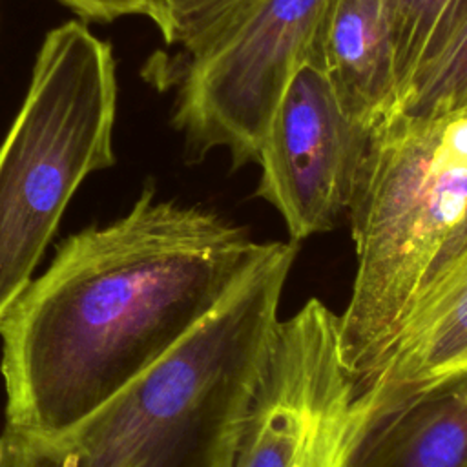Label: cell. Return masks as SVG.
<instances>
[{
    "mask_svg": "<svg viewBox=\"0 0 467 467\" xmlns=\"http://www.w3.org/2000/svg\"><path fill=\"white\" fill-rule=\"evenodd\" d=\"M259 243L224 215L155 197L67 237L0 321L5 429L57 436L161 361Z\"/></svg>",
    "mask_w": 467,
    "mask_h": 467,
    "instance_id": "1",
    "label": "cell"
},
{
    "mask_svg": "<svg viewBox=\"0 0 467 467\" xmlns=\"http://www.w3.org/2000/svg\"><path fill=\"white\" fill-rule=\"evenodd\" d=\"M299 243L266 241L161 361L57 436L5 429L0 467H234Z\"/></svg>",
    "mask_w": 467,
    "mask_h": 467,
    "instance_id": "2",
    "label": "cell"
},
{
    "mask_svg": "<svg viewBox=\"0 0 467 467\" xmlns=\"http://www.w3.org/2000/svg\"><path fill=\"white\" fill-rule=\"evenodd\" d=\"M117 95L111 46L84 22L44 36L0 142V321L31 283L80 182L115 164Z\"/></svg>",
    "mask_w": 467,
    "mask_h": 467,
    "instance_id": "3",
    "label": "cell"
},
{
    "mask_svg": "<svg viewBox=\"0 0 467 467\" xmlns=\"http://www.w3.org/2000/svg\"><path fill=\"white\" fill-rule=\"evenodd\" d=\"M330 0H255L204 51L190 57L173 126L199 161L226 150L232 168L257 161L279 99L303 64L323 67Z\"/></svg>",
    "mask_w": 467,
    "mask_h": 467,
    "instance_id": "4",
    "label": "cell"
},
{
    "mask_svg": "<svg viewBox=\"0 0 467 467\" xmlns=\"http://www.w3.org/2000/svg\"><path fill=\"white\" fill-rule=\"evenodd\" d=\"M359 394L339 314L310 297L275 325L234 467H348L365 423Z\"/></svg>",
    "mask_w": 467,
    "mask_h": 467,
    "instance_id": "5",
    "label": "cell"
},
{
    "mask_svg": "<svg viewBox=\"0 0 467 467\" xmlns=\"http://www.w3.org/2000/svg\"><path fill=\"white\" fill-rule=\"evenodd\" d=\"M370 130L347 115L321 66L294 73L255 161V195L279 213L292 241L328 232L347 213Z\"/></svg>",
    "mask_w": 467,
    "mask_h": 467,
    "instance_id": "6",
    "label": "cell"
},
{
    "mask_svg": "<svg viewBox=\"0 0 467 467\" xmlns=\"http://www.w3.org/2000/svg\"><path fill=\"white\" fill-rule=\"evenodd\" d=\"M467 368V246L420 294L372 379L365 421L416 390Z\"/></svg>",
    "mask_w": 467,
    "mask_h": 467,
    "instance_id": "7",
    "label": "cell"
},
{
    "mask_svg": "<svg viewBox=\"0 0 467 467\" xmlns=\"http://www.w3.org/2000/svg\"><path fill=\"white\" fill-rule=\"evenodd\" d=\"M348 467H467V368L370 416Z\"/></svg>",
    "mask_w": 467,
    "mask_h": 467,
    "instance_id": "8",
    "label": "cell"
},
{
    "mask_svg": "<svg viewBox=\"0 0 467 467\" xmlns=\"http://www.w3.org/2000/svg\"><path fill=\"white\" fill-rule=\"evenodd\" d=\"M321 53L348 117L372 128L392 109L398 89L387 0H330Z\"/></svg>",
    "mask_w": 467,
    "mask_h": 467,
    "instance_id": "9",
    "label": "cell"
},
{
    "mask_svg": "<svg viewBox=\"0 0 467 467\" xmlns=\"http://www.w3.org/2000/svg\"><path fill=\"white\" fill-rule=\"evenodd\" d=\"M387 7L394 40L398 100L467 27V0H387Z\"/></svg>",
    "mask_w": 467,
    "mask_h": 467,
    "instance_id": "10",
    "label": "cell"
},
{
    "mask_svg": "<svg viewBox=\"0 0 467 467\" xmlns=\"http://www.w3.org/2000/svg\"><path fill=\"white\" fill-rule=\"evenodd\" d=\"M254 2L255 0H155V26L168 46H181L188 57H195Z\"/></svg>",
    "mask_w": 467,
    "mask_h": 467,
    "instance_id": "11",
    "label": "cell"
},
{
    "mask_svg": "<svg viewBox=\"0 0 467 467\" xmlns=\"http://www.w3.org/2000/svg\"><path fill=\"white\" fill-rule=\"evenodd\" d=\"M463 106H467V27L410 82L389 113L425 117Z\"/></svg>",
    "mask_w": 467,
    "mask_h": 467,
    "instance_id": "12",
    "label": "cell"
},
{
    "mask_svg": "<svg viewBox=\"0 0 467 467\" xmlns=\"http://www.w3.org/2000/svg\"><path fill=\"white\" fill-rule=\"evenodd\" d=\"M64 5L73 9L82 18L97 22H111L128 15L148 16L153 24L157 22L155 0H60Z\"/></svg>",
    "mask_w": 467,
    "mask_h": 467,
    "instance_id": "13",
    "label": "cell"
}]
</instances>
